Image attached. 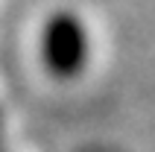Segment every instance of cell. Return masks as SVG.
I'll return each mask as SVG.
<instances>
[{"mask_svg": "<svg viewBox=\"0 0 155 152\" xmlns=\"http://www.w3.org/2000/svg\"><path fill=\"white\" fill-rule=\"evenodd\" d=\"M38 64L53 82H76L91 68L94 35L91 26L76 9H53L38 26L35 38Z\"/></svg>", "mask_w": 155, "mask_h": 152, "instance_id": "1", "label": "cell"}]
</instances>
